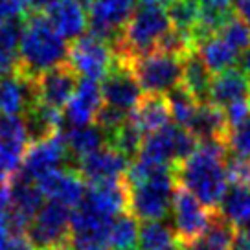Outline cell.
I'll return each instance as SVG.
<instances>
[{
  "label": "cell",
  "instance_id": "obj_16",
  "mask_svg": "<svg viewBox=\"0 0 250 250\" xmlns=\"http://www.w3.org/2000/svg\"><path fill=\"white\" fill-rule=\"evenodd\" d=\"M131 158L120 153L118 149L105 146L94 151L90 155L78 160V173L88 184L107 182V180H120L125 177L129 169Z\"/></svg>",
  "mask_w": 250,
  "mask_h": 250
},
{
  "label": "cell",
  "instance_id": "obj_45",
  "mask_svg": "<svg viewBox=\"0 0 250 250\" xmlns=\"http://www.w3.org/2000/svg\"><path fill=\"white\" fill-rule=\"evenodd\" d=\"M140 2L149 6H158V8H169L175 0H140Z\"/></svg>",
  "mask_w": 250,
  "mask_h": 250
},
{
  "label": "cell",
  "instance_id": "obj_20",
  "mask_svg": "<svg viewBox=\"0 0 250 250\" xmlns=\"http://www.w3.org/2000/svg\"><path fill=\"white\" fill-rule=\"evenodd\" d=\"M103 107L102 85L92 79H79L76 90L64 107V120L72 127H83L96 122Z\"/></svg>",
  "mask_w": 250,
  "mask_h": 250
},
{
  "label": "cell",
  "instance_id": "obj_19",
  "mask_svg": "<svg viewBox=\"0 0 250 250\" xmlns=\"http://www.w3.org/2000/svg\"><path fill=\"white\" fill-rule=\"evenodd\" d=\"M81 204L107 219L129 211V188L124 179L96 182L86 188Z\"/></svg>",
  "mask_w": 250,
  "mask_h": 250
},
{
  "label": "cell",
  "instance_id": "obj_40",
  "mask_svg": "<svg viewBox=\"0 0 250 250\" xmlns=\"http://www.w3.org/2000/svg\"><path fill=\"white\" fill-rule=\"evenodd\" d=\"M33 0H0V24L24 17L31 9Z\"/></svg>",
  "mask_w": 250,
  "mask_h": 250
},
{
  "label": "cell",
  "instance_id": "obj_39",
  "mask_svg": "<svg viewBox=\"0 0 250 250\" xmlns=\"http://www.w3.org/2000/svg\"><path fill=\"white\" fill-rule=\"evenodd\" d=\"M227 147L228 151H232V155L250 156V118L228 133Z\"/></svg>",
  "mask_w": 250,
  "mask_h": 250
},
{
  "label": "cell",
  "instance_id": "obj_34",
  "mask_svg": "<svg viewBox=\"0 0 250 250\" xmlns=\"http://www.w3.org/2000/svg\"><path fill=\"white\" fill-rule=\"evenodd\" d=\"M167 17L171 21L173 30L182 31L193 39V31H195L199 19H201L199 0H175L169 6Z\"/></svg>",
  "mask_w": 250,
  "mask_h": 250
},
{
  "label": "cell",
  "instance_id": "obj_8",
  "mask_svg": "<svg viewBox=\"0 0 250 250\" xmlns=\"http://www.w3.org/2000/svg\"><path fill=\"white\" fill-rule=\"evenodd\" d=\"M72 208L61 203L50 201L44 204L31 225L26 230V235L31 245L39 250H57L68 241L70 235Z\"/></svg>",
  "mask_w": 250,
  "mask_h": 250
},
{
  "label": "cell",
  "instance_id": "obj_3",
  "mask_svg": "<svg viewBox=\"0 0 250 250\" xmlns=\"http://www.w3.org/2000/svg\"><path fill=\"white\" fill-rule=\"evenodd\" d=\"M171 28V21L164 8L140 4L125 24L120 39L112 44L116 59L129 61L136 55L155 52Z\"/></svg>",
  "mask_w": 250,
  "mask_h": 250
},
{
  "label": "cell",
  "instance_id": "obj_32",
  "mask_svg": "<svg viewBox=\"0 0 250 250\" xmlns=\"http://www.w3.org/2000/svg\"><path fill=\"white\" fill-rule=\"evenodd\" d=\"M140 239L138 219L131 211H124L112 219L109 228L110 250H136Z\"/></svg>",
  "mask_w": 250,
  "mask_h": 250
},
{
  "label": "cell",
  "instance_id": "obj_11",
  "mask_svg": "<svg viewBox=\"0 0 250 250\" xmlns=\"http://www.w3.org/2000/svg\"><path fill=\"white\" fill-rule=\"evenodd\" d=\"M42 191L37 182L17 175L8 184V217L11 234H24L42 208Z\"/></svg>",
  "mask_w": 250,
  "mask_h": 250
},
{
  "label": "cell",
  "instance_id": "obj_5",
  "mask_svg": "<svg viewBox=\"0 0 250 250\" xmlns=\"http://www.w3.org/2000/svg\"><path fill=\"white\" fill-rule=\"evenodd\" d=\"M175 169H166L136 186L129 188V211L138 221H164L171 211L173 195L177 191Z\"/></svg>",
  "mask_w": 250,
  "mask_h": 250
},
{
  "label": "cell",
  "instance_id": "obj_12",
  "mask_svg": "<svg viewBox=\"0 0 250 250\" xmlns=\"http://www.w3.org/2000/svg\"><path fill=\"white\" fill-rule=\"evenodd\" d=\"M134 11L136 0H94L88 9L90 33L114 44Z\"/></svg>",
  "mask_w": 250,
  "mask_h": 250
},
{
  "label": "cell",
  "instance_id": "obj_47",
  "mask_svg": "<svg viewBox=\"0 0 250 250\" xmlns=\"http://www.w3.org/2000/svg\"><path fill=\"white\" fill-rule=\"evenodd\" d=\"M76 2H78L79 6L85 9V11H86V9L92 8V4H94V0H76Z\"/></svg>",
  "mask_w": 250,
  "mask_h": 250
},
{
  "label": "cell",
  "instance_id": "obj_43",
  "mask_svg": "<svg viewBox=\"0 0 250 250\" xmlns=\"http://www.w3.org/2000/svg\"><path fill=\"white\" fill-rule=\"evenodd\" d=\"M234 13L250 30V0H234Z\"/></svg>",
  "mask_w": 250,
  "mask_h": 250
},
{
  "label": "cell",
  "instance_id": "obj_28",
  "mask_svg": "<svg viewBox=\"0 0 250 250\" xmlns=\"http://www.w3.org/2000/svg\"><path fill=\"white\" fill-rule=\"evenodd\" d=\"M62 134H64L68 155H72L76 160L90 155V153L105 147V146H109L107 133L96 124L83 125V127H72L68 133Z\"/></svg>",
  "mask_w": 250,
  "mask_h": 250
},
{
  "label": "cell",
  "instance_id": "obj_18",
  "mask_svg": "<svg viewBox=\"0 0 250 250\" xmlns=\"http://www.w3.org/2000/svg\"><path fill=\"white\" fill-rule=\"evenodd\" d=\"M37 186L42 191V195L48 197L54 203H61L68 208H76L86 191L85 179L78 173V169L70 167H59L46 173L44 177L37 180Z\"/></svg>",
  "mask_w": 250,
  "mask_h": 250
},
{
  "label": "cell",
  "instance_id": "obj_44",
  "mask_svg": "<svg viewBox=\"0 0 250 250\" xmlns=\"http://www.w3.org/2000/svg\"><path fill=\"white\" fill-rule=\"evenodd\" d=\"M239 61H241V70L245 72L247 78L250 79V46L241 54V59H239Z\"/></svg>",
  "mask_w": 250,
  "mask_h": 250
},
{
  "label": "cell",
  "instance_id": "obj_29",
  "mask_svg": "<svg viewBox=\"0 0 250 250\" xmlns=\"http://www.w3.org/2000/svg\"><path fill=\"white\" fill-rule=\"evenodd\" d=\"M217 213L228 221L232 227H245L250 223V188L249 186H235L230 184L223 201L219 204Z\"/></svg>",
  "mask_w": 250,
  "mask_h": 250
},
{
  "label": "cell",
  "instance_id": "obj_6",
  "mask_svg": "<svg viewBox=\"0 0 250 250\" xmlns=\"http://www.w3.org/2000/svg\"><path fill=\"white\" fill-rule=\"evenodd\" d=\"M197 146L199 140L188 129L169 124L144 138L138 158L175 169L188 156L193 155Z\"/></svg>",
  "mask_w": 250,
  "mask_h": 250
},
{
  "label": "cell",
  "instance_id": "obj_24",
  "mask_svg": "<svg viewBox=\"0 0 250 250\" xmlns=\"http://www.w3.org/2000/svg\"><path fill=\"white\" fill-rule=\"evenodd\" d=\"M195 52L204 62V66L211 72V76L234 68V64L241 59V54L228 44L219 33L199 41L195 44Z\"/></svg>",
  "mask_w": 250,
  "mask_h": 250
},
{
  "label": "cell",
  "instance_id": "obj_10",
  "mask_svg": "<svg viewBox=\"0 0 250 250\" xmlns=\"http://www.w3.org/2000/svg\"><path fill=\"white\" fill-rule=\"evenodd\" d=\"M213 213L215 211H211L203 203H199L188 189L177 186L169 215H171L173 230L182 245H189L203 234L211 223Z\"/></svg>",
  "mask_w": 250,
  "mask_h": 250
},
{
  "label": "cell",
  "instance_id": "obj_31",
  "mask_svg": "<svg viewBox=\"0 0 250 250\" xmlns=\"http://www.w3.org/2000/svg\"><path fill=\"white\" fill-rule=\"evenodd\" d=\"M140 250H186L179 241L175 230L166 221H151L140 227Z\"/></svg>",
  "mask_w": 250,
  "mask_h": 250
},
{
  "label": "cell",
  "instance_id": "obj_7",
  "mask_svg": "<svg viewBox=\"0 0 250 250\" xmlns=\"http://www.w3.org/2000/svg\"><path fill=\"white\" fill-rule=\"evenodd\" d=\"M114 61H116V55H114L112 44L92 33L81 35L68 46L66 62L78 74V78L81 76V79L103 81V78L112 68Z\"/></svg>",
  "mask_w": 250,
  "mask_h": 250
},
{
  "label": "cell",
  "instance_id": "obj_9",
  "mask_svg": "<svg viewBox=\"0 0 250 250\" xmlns=\"http://www.w3.org/2000/svg\"><path fill=\"white\" fill-rule=\"evenodd\" d=\"M30 136L22 116H0V184H9L22 169Z\"/></svg>",
  "mask_w": 250,
  "mask_h": 250
},
{
  "label": "cell",
  "instance_id": "obj_25",
  "mask_svg": "<svg viewBox=\"0 0 250 250\" xmlns=\"http://www.w3.org/2000/svg\"><path fill=\"white\" fill-rule=\"evenodd\" d=\"M189 133L195 136L199 142L206 140H219L227 144L228 138V122L225 118L223 109H219L211 103H201L193 124L189 127Z\"/></svg>",
  "mask_w": 250,
  "mask_h": 250
},
{
  "label": "cell",
  "instance_id": "obj_35",
  "mask_svg": "<svg viewBox=\"0 0 250 250\" xmlns=\"http://www.w3.org/2000/svg\"><path fill=\"white\" fill-rule=\"evenodd\" d=\"M144 138H146V136L127 120L120 129H116L114 133L109 134V146L118 149V151L124 153L125 156L133 158V156H138V153H140Z\"/></svg>",
  "mask_w": 250,
  "mask_h": 250
},
{
  "label": "cell",
  "instance_id": "obj_4",
  "mask_svg": "<svg viewBox=\"0 0 250 250\" xmlns=\"http://www.w3.org/2000/svg\"><path fill=\"white\" fill-rule=\"evenodd\" d=\"M127 64L138 81L142 92L149 96H167L182 83L184 57L155 50L149 54L136 55L129 59Z\"/></svg>",
  "mask_w": 250,
  "mask_h": 250
},
{
  "label": "cell",
  "instance_id": "obj_21",
  "mask_svg": "<svg viewBox=\"0 0 250 250\" xmlns=\"http://www.w3.org/2000/svg\"><path fill=\"white\" fill-rule=\"evenodd\" d=\"M54 30L64 41H76L85 35L88 26L86 11L79 6L76 0H52L42 11Z\"/></svg>",
  "mask_w": 250,
  "mask_h": 250
},
{
  "label": "cell",
  "instance_id": "obj_17",
  "mask_svg": "<svg viewBox=\"0 0 250 250\" xmlns=\"http://www.w3.org/2000/svg\"><path fill=\"white\" fill-rule=\"evenodd\" d=\"M37 103L35 79L15 68L0 78V116H21Z\"/></svg>",
  "mask_w": 250,
  "mask_h": 250
},
{
  "label": "cell",
  "instance_id": "obj_15",
  "mask_svg": "<svg viewBox=\"0 0 250 250\" xmlns=\"http://www.w3.org/2000/svg\"><path fill=\"white\" fill-rule=\"evenodd\" d=\"M79 83L78 74L72 70L68 62H62L41 74L35 79L37 88V103H42L50 109L61 110L66 107L68 100Z\"/></svg>",
  "mask_w": 250,
  "mask_h": 250
},
{
  "label": "cell",
  "instance_id": "obj_13",
  "mask_svg": "<svg viewBox=\"0 0 250 250\" xmlns=\"http://www.w3.org/2000/svg\"><path fill=\"white\" fill-rule=\"evenodd\" d=\"M102 96L103 105L127 112V114H131V110L140 103L144 92L127 61H122V59L114 61L110 72L102 81Z\"/></svg>",
  "mask_w": 250,
  "mask_h": 250
},
{
  "label": "cell",
  "instance_id": "obj_26",
  "mask_svg": "<svg viewBox=\"0 0 250 250\" xmlns=\"http://www.w3.org/2000/svg\"><path fill=\"white\" fill-rule=\"evenodd\" d=\"M24 116H26L24 124L30 136V144L44 140L55 133H61L64 125V116L61 114V110L50 109L42 103H35Z\"/></svg>",
  "mask_w": 250,
  "mask_h": 250
},
{
  "label": "cell",
  "instance_id": "obj_33",
  "mask_svg": "<svg viewBox=\"0 0 250 250\" xmlns=\"http://www.w3.org/2000/svg\"><path fill=\"white\" fill-rule=\"evenodd\" d=\"M166 100H167L169 112H171L175 125L184 127V129L189 131V127H191L197 112H199L201 102L197 98H193L184 86H177L175 90H171V92L166 96Z\"/></svg>",
  "mask_w": 250,
  "mask_h": 250
},
{
  "label": "cell",
  "instance_id": "obj_22",
  "mask_svg": "<svg viewBox=\"0 0 250 250\" xmlns=\"http://www.w3.org/2000/svg\"><path fill=\"white\" fill-rule=\"evenodd\" d=\"M243 100H250V79L241 68H230L211 78L208 103L227 109L228 105Z\"/></svg>",
  "mask_w": 250,
  "mask_h": 250
},
{
  "label": "cell",
  "instance_id": "obj_41",
  "mask_svg": "<svg viewBox=\"0 0 250 250\" xmlns=\"http://www.w3.org/2000/svg\"><path fill=\"white\" fill-rule=\"evenodd\" d=\"M225 118L228 122V129L232 131L235 127L243 125L250 118V100H243V102H235L228 105L227 109H223Z\"/></svg>",
  "mask_w": 250,
  "mask_h": 250
},
{
  "label": "cell",
  "instance_id": "obj_46",
  "mask_svg": "<svg viewBox=\"0 0 250 250\" xmlns=\"http://www.w3.org/2000/svg\"><path fill=\"white\" fill-rule=\"evenodd\" d=\"M234 250H250V243L249 241H243V239H237V237H235Z\"/></svg>",
  "mask_w": 250,
  "mask_h": 250
},
{
  "label": "cell",
  "instance_id": "obj_2",
  "mask_svg": "<svg viewBox=\"0 0 250 250\" xmlns=\"http://www.w3.org/2000/svg\"><path fill=\"white\" fill-rule=\"evenodd\" d=\"M68 44L54 30L46 17L37 11L24 15V30L19 46L17 70L24 76L37 79L46 70L66 62Z\"/></svg>",
  "mask_w": 250,
  "mask_h": 250
},
{
  "label": "cell",
  "instance_id": "obj_36",
  "mask_svg": "<svg viewBox=\"0 0 250 250\" xmlns=\"http://www.w3.org/2000/svg\"><path fill=\"white\" fill-rule=\"evenodd\" d=\"M24 30V17L0 24V55L19 61V46Z\"/></svg>",
  "mask_w": 250,
  "mask_h": 250
},
{
  "label": "cell",
  "instance_id": "obj_38",
  "mask_svg": "<svg viewBox=\"0 0 250 250\" xmlns=\"http://www.w3.org/2000/svg\"><path fill=\"white\" fill-rule=\"evenodd\" d=\"M228 184L250 188V156L228 155L225 162Z\"/></svg>",
  "mask_w": 250,
  "mask_h": 250
},
{
  "label": "cell",
  "instance_id": "obj_14",
  "mask_svg": "<svg viewBox=\"0 0 250 250\" xmlns=\"http://www.w3.org/2000/svg\"><path fill=\"white\" fill-rule=\"evenodd\" d=\"M68 156V149H66V142H64V134L55 133L48 136L44 140L33 142L26 151L22 162V169H21V177L30 179L37 182L41 177H44L46 173L59 169L62 162Z\"/></svg>",
  "mask_w": 250,
  "mask_h": 250
},
{
  "label": "cell",
  "instance_id": "obj_23",
  "mask_svg": "<svg viewBox=\"0 0 250 250\" xmlns=\"http://www.w3.org/2000/svg\"><path fill=\"white\" fill-rule=\"evenodd\" d=\"M169 120H171V112H169V105H167L166 96H149V94H146L140 100V103L129 114V122L144 136L169 125Z\"/></svg>",
  "mask_w": 250,
  "mask_h": 250
},
{
  "label": "cell",
  "instance_id": "obj_30",
  "mask_svg": "<svg viewBox=\"0 0 250 250\" xmlns=\"http://www.w3.org/2000/svg\"><path fill=\"white\" fill-rule=\"evenodd\" d=\"M211 78H213L211 72L204 66V62L201 61V57L197 55L195 50L184 57V70H182L180 86H184L188 92L193 98H197L201 103L208 102V90H210Z\"/></svg>",
  "mask_w": 250,
  "mask_h": 250
},
{
  "label": "cell",
  "instance_id": "obj_42",
  "mask_svg": "<svg viewBox=\"0 0 250 250\" xmlns=\"http://www.w3.org/2000/svg\"><path fill=\"white\" fill-rule=\"evenodd\" d=\"M6 250H35L26 234H11Z\"/></svg>",
  "mask_w": 250,
  "mask_h": 250
},
{
  "label": "cell",
  "instance_id": "obj_1",
  "mask_svg": "<svg viewBox=\"0 0 250 250\" xmlns=\"http://www.w3.org/2000/svg\"><path fill=\"white\" fill-rule=\"evenodd\" d=\"M227 156L228 147L225 142H199L193 155H189L175 167L179 186L188 189L199 203H203L211 211H217L230 186L225 169Z\"/></svg>",
  "mask_w": 250,
  "mask_h": 250
},
{
  "label": "cell",
  "instance_id": "obj_27",
  "mask_svg": "<svg viewBox=\"0 0 250 250\" xmlns=\"http://www.w3.org/2000/svg\"><path fill=\"white\" fill-rule=\"evenodd\" d=\"M235 234H237V230L215 211L208 228L197 239H193V241L189 243V245H184V249L186 250H234Z\"/></svg>",
  "mask_w": 250,
  "mask_h": 250
},
{
  "label": "cell",
  "instance_id": "obj_37",
  "mask_svg": "<svg viewBox=\"0 0 250 250\" xmlns=\"http://www.w3.org/2000/svg\"><path fill=\"white\" fill-rule=\"evenodd\" d=\"M217 33L227 41L230 46L235 48L239 54H243V52L250 46L249 26L243 22L241 19H237L235 15L230 17L227 22L221 26V30H219Z\"/></svg>",
  "mask_w": 250,
  "mask_h": 250
}]
</instances>
